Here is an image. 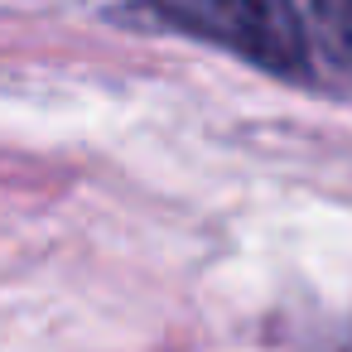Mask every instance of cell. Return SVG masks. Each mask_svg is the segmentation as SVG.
Returning a JSON list of instances; mask_svg holds the SVG:
<instances>
[{
	"mask_svg": "<svg viewBox=\"0 0 352 352\" xmlns=\"http://www.w3.org/2000/svg\"><path fill=\"white\" fill-rule=\"evenodd\" d=\"M160 6L179 25H188L265 68L294 73L304 63V30L289 10V0H160Z\"/></svg>",
	"mask_w": 352,
	"mask_h": 352,
	"instance_id": "1",
	"label": "cell"
},
{
	"mask_svg": "<svg viewBox=\"0 0 352 352\" xmlns=\"http://www.w3.org/2000/svg\"><path fill=\"white\" fill-rule=\"evenodd\" d=\"M304 20H309V34L318 39V49L352 68V0H304Z\"/></svg>",
	"mask_w": 352,
	"mask_h": 352,
	"instance_id": "2",
	"label": "cell"
}]
</instances>
